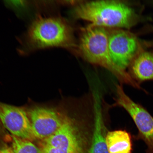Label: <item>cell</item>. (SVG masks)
Here are the masks:
<instances>
[{
    "mask_svg": "<svg viewBox=\"0 0 153 153\" xmlns=\"http://www.w3.org/2000/svg\"><path fill=\"white\" fill-rule=\"evenodd\" d=\"M21 40L19 51L23 55L51 48L73 49L76 47L70 26L57 16L38 15Z\"/></svg>",
    "mask_w": 153,
    "mask_h": 153,
    "instance_id": "6da1fadb",
    "label": "cell"
},
{
    "mask_svg": "<svg viewBox=\"0 0 153 153\" xmlns=\"http://www.w3.org/2000/svg\"><path fill=\"white\" fill-rule=\"evenodd\" d=\"M73 14L76 18L105 28L129 29L143 20L131 6L120 1L83 2L74 7Z\"/></svg>",
    "mask_w": 153,
    "mask_h": 153,
    "instance_id": "7a4b0ae2",
    "label": "cell"
},
{
    "mask_svg": "<svg viewBox=\"0 0 153 153\" xmlns=\"http://www.w3.org/2000/svg\"><path fill=\"white\" fill-rule=\"evenodd\" d=\"M77 48L88 62L106 68L122 83L142 89L129 74L120 70L113 61L109 50L107 29L91 24L82 28Z\"/></svg>",
    "mask_w": 153,
    "mask_h": 153,
    "instance_id": "3957f363",
    "label": "cell"
},
{
    "mask_svg": "<svg viewBox=\"0 0 153 153\" xmlns=\"http://www.w3.org/2000/svg\"><path fill=\"white\" fill-rule=\"evenodd\" d=\"M87 131L79 120L66 115L56 132L42 140L41 153H89L91 139Z\"/></svg>",
    "mask_w": 153,
    "mask_h": 153,
    "instance_id": "277c9868",
    "label": "cell"
},
{
    "mask_svg": "<svg viewBox=\"0 0 153 153\" xmlns=\"http://www.w3.org/2000/svg\"><path fill=\"white\" fill-rule=\"evenodd\" d=\"M116 91V105L127 111L138 130L135 139L145 143L146 153H153V117L142 105L130 98L121 85H117Z\"/></svg>",
    "mask_w": 153,
    "mask_h": 153,
    "instance_id": "5b68a950",
    "label": "cell"
},
{
    "mask_svg": "<svg viewBox=\"0 0 153 153\" xmlns=\"http://www.w3.org/2000/svg\"><path fill=\"white\" fill-rule=\"evenodd\" d=\"M108 30V46L111 57L118 68L124 72L141 48L138 39L123 29Z\"/></svg>",
    "mask_w": 153,
    "mask_h": 153,
    "instance_id": "8992f818",
    "label": "cell"
},
{
    "mask_svg": "<svg viewBox=\"0 0 153 153\" xmlns=\"http://www.w3.org/2000/svg\"><path fill=\"white\" fill-rule=\"evenodd\" d=\"M66 116L54 108L32 109L29 116L34 138L43 140L51 137L62 126Z\"/></svg>",
    "mask_w": 153,
    "mask_h": 153,
    "instance_id": "52a82bcc",
    "label": "cell"
},
{
    "mask_svg": "<svg viewBox=\"0 0 153 153\" xmlns=\"http://www.w3.org/2000/svg\"><path fill=\"white\" fill-rule=\"evenodd\" d=\"M0 120L12 136L30 141L35 139L29 117L22 108L0 102Z\"/></svg>",
    "mask_w": 153,
    "mask_h": 153,
    "instance_id": "ba28073f",
    "label": "cell"
},
{
    "mask_svg": "<svg viewBox=\"0 0 153 153\" xmlns=\"http://www.w3.org/2000/svg\"><path fill=\"white\" fill-rule=\"evenodd\" d=\"M129 68L130 75L139 85L145 81H153V51L141 48Z\"/></svg>",
    "mask_w": 153,
    "mask_h": 153,
    "instance_id": "9c48e42d",
    "label": "cell"
},
{
    "mask_svg": "<svg viewBox=\"0 0 153 153\" xmlns=\"http://www.w3.org/2000/svg\"><path fill=\"white\" fill-rule=\"evenodd\" d=\"M94 127L89 153H108L106 141L102 108H94Z\"/></svg>",
    "mask_w": 153,
    "mask_h": 153,
    "instance_id": "30bf717a",
    "label": "cell"
},
{
    "mask_svg": "<svg viewBox=\"0 0 153 153\" xmlns=\"http://www.w3.org/2000/svg\"><path fill=\"white\" fill-rule=\"evenodd\" d=\"M106 141L108 153H131L132 143L131 134L126 130L108 131Z\"/></svg>",
    "mask_w": 153,
    "mask_h": 153,
    "instance_id": "8fae6325",
    "label": "cell"
},
{
    "mask_svg": "<svg viewBox=\"0 0 153 153\" xmlns=\"http://www.w3.org/2000/svg\"><path fill=\"white\" fill-rule=\"evenodd\" d=\"M11 147L14 153H41L39 147L31 141L12 136Z\"/></svg>",
    "mask_w": 153,
    "mask_h": 153,
    "instance_id": "7c38bea8",
    "label": "cell"
},
{
    "mask_svg": "<svg viewBox=\"0 0 153 153\" xmlns=\"http://www.w3.org/2000/svg\"><path fill=\"white\" fill-rule=\"evenodd\" d=\"M0 153H14L11 148H5L0 150Z\"/></svg>",
    "mask_w": 153,
    "mask_h": 153,
    "instance_id": "4fadbf2b",
    "label": "cell"
},
{
    "mask_svg": "<svg viewBox=\"0 0 153 153\" xmlns=\"http://www.w3.org/2000/svg\"><path fill=\"white\" fill-rule=\"evenodd\" d=\"M150 30H149L150 31H152L153 32V27L152 28H151V29H150Z\"/></svg>",
    "mask_w": 153,
    "mask_h": 153,
    "instance_id": "5bb4252c",
    "label": "cell"
},
{
    "mask_svg": "<svg viewBox=\"0 0 153 153\" xmlns=\"http://www.w3.org/2000/svg\"><path fill=\"white\" fill-rule=\"evenodd\" d=\"M152 4H153V1H152Z\"/></svg>",
    "mask_w": 153,
    "mask_h": 153,
    "instance_id": "9a60e30c",
    "label": "cell"
}]
</instances>
